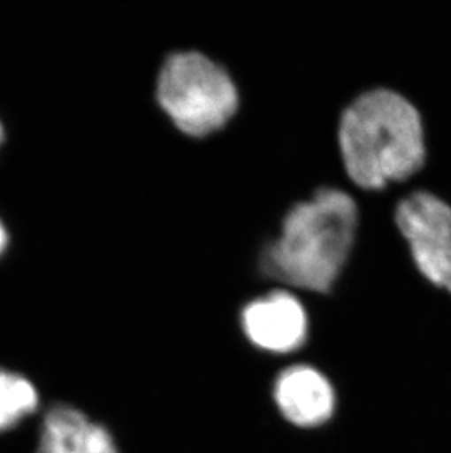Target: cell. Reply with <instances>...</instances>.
Segmentation results:
<instances>
[{
	"label": "cell",
	"mask_w": 451,
	"mask_h": 453,
	"mask_svg": "<svg viewBox=\"0 0 451 453\" xmlns=\"http://www.w3.org/2000/svg\"><path fill=\"white\" fill-rule=\"evenodd\" d=\"M37 453H119L104 426L68 403L46 411L40 426Z\"/></svg>",
	"instance_id": "cell-7"
},
{
	"label": "cell",
	"mask_w": 451,
	"mask_h": 453,
	"mask_svg": "<svg viewBox=\"0 0 451 453\" xmlns=\"http://www.w3.org/2000/svg\"><path fill=\"white\" fill-rule=\"evenodd\" d=\"M441 289L447 291L451 296V260L450 263H448L446 273H444L443 282H441Z\"/></svg>",
	"instance_id": "cell-9"
},
{
	"label": "cell",
	"mask_w": 451,
	"mask_h": 453,
	"mask_svg": "<svg viewBox=\"0 0 451 453\" xmlns=\"http://www.w3.org/2000/svg\"><path fill=\"white\" fill-rule=\"evenodd\" d=\"M4 140V129H2V125H0V142Z\"/></svg>",
	"instance_id": "cell-11"
},
{
	"label": "cell",
	"mask_w": 451,
	"mask_h": 453,
	"mask_svg": "<svg viewBox=\"0 0 451 453\" xmlns=\"http://www.w3.org/2000/svg\"><path fill=\"white\" fill-rule=\"evenodd\" d=\"M394 222L419 274L441 288L451 260L450 203L431 191L417 189L397 203Z\"/></svg>",
	"instance_id": "cell-4"
},
{
	"label": "cell",
	"mask_w": 451,
	"mask_h": 453,
	"mask_svg": "<svg viewBox=\"0 0 451 453\" xmlns=\"http://www.w3.org/2000/svg\"><path fill=\"white\" fill-rule=\"evenodd\" d=\"M358 223V205L350 194L318 189L287 211L280 235L263 251L261 269L290 287L325 294L349 260Z\"/></svg>",
	"instance_id": "cell-2"
},
{
	"label": "cell",
	"mask_w": 451,
	"mask_h": 453,
	"mask_svg": "<svg viewBox=\"0 0 451 453\" xmlns=\"http://www.w3.org/2000/svg\"><path fill=\"white\" fill-rule=\"evenodd\" d=\"M157 102L189 137L222 129L238 111V88L222 65L200 51H178L163 64Z\"/></svg>",
	"instance_id": "cell-3"
},
{
	"label": "cell",
	"mask_w": 451,
	"mask_h": 453,
	"mask_svg": "<svg viewBox=\"0 0 451 453\" xmlns=\"http://www.w3.org/2000/svg\"><path fill=\"white\" fill-rule=\"evenodd\" d=\"M241 325L252 345L272 354L294 351L307 341V311L289 292H271L251 301L242 310Z\"/></svg>",
	"instance_id": "cell-5"
},
{
	"label": "cell",
	"mask_w": 451,
	"mask_h": 453,
	"mask_svg": "<svg viewBox=\"0 0 451 453\" xmlns=\"http://www.w3.org/2000/svg\"><path fill=\"white\" fill-rule=\"evenodd\" d=\"M34 383L21 372L0 367V433L11 432L39 411Z\"/></svg>",
	"instance_id": "cell-8"
},
{
	"label": "cell",
	"mask_w": 451,
	"mask_h": 453,
	"mask_svg": "<svg viewBox=\"0 0 451 453\" xmlns=\"http://www.w3.org/2000/svg\"><path fill=\"white\" fill-rule=\"evenodd\" d=\"M6 244H8V234H6L4 223L0 222V254L6 249Z\"/></svg>",
	"instance_id": "cell-10"
},
{
	"label": "cell",
	"mask_w": 451,
	"mask_h": 453,
	"mask_svg": "<svg viewBox=\"0 0 451 453\" xmlns=\"http://www.w3.org/2000/svg\"><path fill=\"white\" fill-rule=\"evenodd\" d=\"M274 399L283 417L299 427L327 423L336 408L332 383L311 365L286 368L274 383Z\"/></svg>",
	"instance_id": "cell-6"
},
{
	"label": "cell",
	"mask_w": 451,
	"mask_h": 453,
	"mask_svg": "<svg viewBox=\"0 0 451 453\" xmlns=\"http://www.w3.org/2000/svg\"><path fill=\"white\" fill-rule=\"evenodd\" d=\"M346 173L359 188L379 191L410 180L426 162L421 111L392 88H372L346 107L339 124Z\"/></svg>",
	"instance_id": "cell-1"
}]
</instances>
